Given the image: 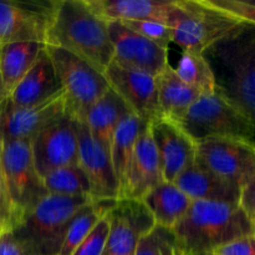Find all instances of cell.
<instances>
[{
  "instance_id": "cell-1",
  "label": "cell",
  "mask_w": 255,
  "mask_h": 255,
  "mask_svg": "<svg viewBox=\"0 0 255 255\" xmlns=\"http://www.w3.org/2000/svg\"><path fill=\"white\" fill-rule=\"evenodd\" d=\"M203 55L213 71L217 91L241 110L255 127L254 25L243 22Z\"/></svg>"
},
{
  "instance_id": "cell-2",
  "label": "cell",
  "mask_w": 255,
  "mask_h": 255,
  "mask_svg": "<svg viewBox=\"0 0 255 255\" xmlns=\"http://www.w3.org/2000/svg\"><path fill=\"white\" fill-rule=\"evenodd\" d=\"M46 45L76 55L102 74L114 60L107 22L90 9L86 0H56Z\"/></svg>"
},
{
  "instance_id": "cell-3",
  "label": "cell",
  "mask_w": 255,
  "mask_h": 255,
  "mask_svg": "<svg viewBox=\"0 0 255 255\" xmlns=\"http://www.w3.org/2000/svg\"><path fill=\"white\" fill-rule=\"evenodd\" d=\"M186 253H209L236 239L255 234L241 206L224 202L193 201L186 216L171 229Z\"/></svg>"
},
{
  "instance_id": "cell-4",
  "label": "cell",
  "mask_w": 255,
  "mask_h": 255,
  "mask_svg": "<svg viewBox=\"0 0 255 255\" xmlns=\"http://www.w3.org/2000/svg\"><path fill=\"white\" fill-rule=\"evenodd\" d=\"M90 197L47 194L25 213L10 233L26 255H59L70 223Z\"/></svg>"
},
{
  "instance_id": "cell-5",
  "label": "cell",
  "mask_w": 255,
  "mask_h": 255,
  "mask_svg": "<svg viewBox=\"0 0 255 255\" xmlns=\"http://www.w3.org/2000/svg\"><path fill=\"white\" fill-rule=\"evenodd\" d=\"M166 24L171 29L172 42L183 51L203 54L243 22L204 0H173Z\"/></svg>"
},
{
  "instance_id": "cell-6",
  "label": "cell",
  "mask_w": 255,
  "mask_h": 255,
  "mask_svg": "<svg viewBox=\"0 0 255 255\" xmlns=\"http://www.w3.org/2000/svg\"><path fill=\"white\" fill-rule=\"evenodd\" d=\"M194 142L212 137H234L255 141V127L251 120L222 94L201 95L191 107L174 120Z\"/></svg>"
},
{
  "instance_id": "cell-7",
  "label": "cell",
  "mask_w": 255,
  "mask_h": 255,
  "mask_svg": "<svg viewBox=\"0 0 255 255\" xmlns=\"http://www.w3.org/2000/svg\"><path fill=\"white\" fill-rule=\"evenodd\" d=\"M0 164L15 224L49 193L35 168L30 142H0Z\"/></svg>"
},
{
  "instance_id": "cell-8",
  "label": "cell",
  "mask_w": 255,
  "mask_h": 255,
  "mask_svg": "<svg viewBox=\"0 0 255 255\" xmlns=\"http://www.w3.org/2000/svg\"><path fill=\"white\" fill-rule=\"evenodd\" d=\"M46 51L65 91L66 114L74 120H81L85 112L109 91L106 76L61 47L46 45Z\"/></svg>"
},
{
  "instance_id": "cell-9",
  "label": "cell",
  "mask_w": 255,
  "mask_h": 255,
  "mask_svg": "<svg viewBox=\"0 0 255 255\" xmlns=\"http://www.w3.org/2000/svg\"><path fill=\"white\" fill-rule=\"evenodd\" d=\"M196 162L242 191L255 173V143L234 137H212L196 143Z\"/></svg>"
},
{
  "instance_id": "cell-10",
  "label": "cell",
  "mask_w": 255,
  "mask_h": 255,
  "mask_svg": "<svg viewBox=\"0 0 255 255\" xmlns=\"http://www.w3.org/2000/svg\"><path fill=\"white\" fill-rule=\"evenodd\" d=\"M56 0H0V46L10 42H44Z\"/></svg>"
},
{
  "instance_id": "cell-11",
  "label": "cell",
  "mask_w": 255,
  "mask_h": 255,
  "mask_svg": "<svg viewBox=\"0 0 255 255\" xmlns=\"http://www.w3.org/2000/svg\"><path fill=\"white\" fill-rule=\"evenodd\" d=\"M107 217L110 233L102 255H136L142 237L156 227L148 209L134 199L116 201Z\"/></svg>"
},
{
  "instance_id": "cell-12",
  "label": "cell",
  "mask_w": 255,
  "mask_h": 255,
  "mask_svg": "<svg viewBox=\"0 0 255 255\" xmlns=\"http://www.w3.org/2000/svg\"><path fill=\"white\" fill-rule=\"evenodd\" d=\"M30 143L35 168L41 178L55 169L79 163V139L75 120L70 115L65 114Z\"/></svg>"
},
{
  "instance_id": "cell-13",
  "label": "cell",
  "mask_w": 255,
  "mask_h": 255,
  "mask_svg": "<svg viewBox=\"0 0 255 255\" xmlns=\"http://www.w3.org/2000/svg\"><path fill=\"white\" fill-rule=\"evenodd\" d=\"M66 114L65 91L30 107H14L6 101L0 112V142H31L40 132Z\"/></svg>"
},
{
  "instance_id": "cell-14",
  "label": "cell",
  "mask_w": 255,
  "mask_h": 255,
  "mask_svg": "<svg viewBox=\"0 0 255 255\" xmlns=\"http://www.w3.org/2000/svg\"><path fill=\"white\" fill-rule=\"evenodd\" d=\"M107 29L114 46L112 61L119 66L156 77L169 65L168 50L144 39L121 21L107 22Z\"/></svg>"
},
{
  "instance_id": "cell-15",
  "label": "cell",
  "mask_w": 255,
  "mask_h": 255,
  "mask_svg": "<svg viewBox=\"0 0 255 255\" xmlns=\"http://www.w3.org/2000/svg\"><path fill=\"white\" fill-rule=\"evenodd\" d=\"M79 139V166L90 182V197L94 202L119 201L120 186L110 152L101 146L86 125L75 120Z\"/></svg>"
},
{
  "instance_id": "cell-16",
  "label": "cell",
  "mask_w": 255,
  "mask_h": 255,
  "mask_svg": "<svg viewBox=\"0 0 255 255\" xmlns=\"http://www.w3.org/2000/svg\"><path fill=\"white\" fill-rule=\"evenodd\" d=\"M105 76L110 87L142 121L149 125L161 119L162 114L153 76L141 71L124 69L114 61L105 71Z\"/></svg>"
},
{
  "instance_id": "cell-17",
  "label": "cell",
  "mask_w": 255,
  "mask_h": 255,
  "mask_svg": "<svg viewBox=\"0 0 255 255\" xmlns=\"http://www.w3.org/2000/svg\"><path fill=\"white\" fill-rule=\"evenodd\" d=\"M149 132L158 153L164 182L177 177L196 162V142L172 120L161 117L149 124Z\"/></svg>"
},
{
  "instance_id": "cell-18",
  "label": "cell",
  "mask_w": 255,
  "mask_h": 255,
  "mask_svg": "<svg viewBox=\"0 0 255 255\" xmlns=\"http://www.w3.org/2000/svg\"><path fill=\"white\" fill-rule=\"evenodd\" d=\"M163 181L158 153L149 132V125L134 144L120 199L142 201L148 192Z\"/></svg>"
},
{
  "instance_id": "cell-19",
  "label": "cell",
  "mask_w": 255,
  "mask_h": 255,
  "mask_svg": "<svg viewBox=\"0 0 255 255\" xmlns=\"http://www.w3.org/2000/svg\"><path fill=\"white\" fill-rule=\"evenodd\" d=\"M62 91V84L45 47L9 95L7 101L14 107H30L42 104Z\"/></svg>"
},
{
  "instance_id": "cell-20",
  "label": "cell",
  "mask_w": 255,
  "mask_h": 255,
  "mask_svg": "<svg viewBox=\"0 0 255 255\" xmlns=\"http://www.w3.org/2000/svg\"><path fill=\"white\" fill-rule=\"evenodd\" d=\"M86 2L106 22L157 21L166 24L173 0H86Z\"/></svg>"
},
{
  "instance_id": "cell-21",
  "label": "cell",
  "mask_w": 255,
  "mask_h": 255,
  "mask_svg": "<svg viewBox=\"0 0 255 255\" xmlns=\"http://www.w3.org/2000/svg\"><path fill=\"white\" fill-rule=\"evenodd\" d=\"M192 201L239 204L241 189L194 162L173 182Z\"/></svg>"
},
{
  "instance_id": "cell-22",
  "label": "cell",
  "mask_w": 255,
  "mask_h": 255,
  "mask_svg": "<svg viewBox=\"0 0 255 255\" xmlns=\"http://www.w3.org/2000/svg\"><path fill=\"white\" fill-rule=\"evenodd\" d=\"M126 102L110 87L109 91L97 100L82 116L81 121L86 125L94 138L110 152L112 137L120 122L131 114Z\"/></svg>"
},
{
  "instance_id": "cell-23",
  "label": "cell",
  "mask_w": 255,
  "mask_h": 255,
  "mask_svg": "<svg viewBox=\"0 0 255 255\" xmlns=\"http://www.w3.org/2000/svg\"><path fill=\"white\" fill-rule=\"evenodd\" d=\"M157 227L173 229L186 216L192 199L174 183L162 182L142 198Z\"/></svg>"
},
{
  "instance_id": "cell-24",
  "label": "cell",
  "mask_w": 255,
  "mask_h": 255,
  "mask_svg": "<svg viewBox=\"0 0 255 255\" xmlns=\"http://www.w3.org/2000/svg\"><path fill=\"white\" fill-rule=\"evenodd\" d=\"M154 81L162 117L172 121L181 117L201 96L198 91L187 86L177 76L171 65H168L161 74L157 75Z\"/></svg>"
},
{
  "instance_id": "cell-25",
  "label": "cell",
  "mask_w": 255,
  "mask_h": 255,
  "mask_svg": "<svg viewBox=\"0 0 255 255\" xmlns=\"http://www.w3.org/2000/svg\"><path fill=\"white\" fill-rule=\"evenodd\" d=\"M46 47L44 42H10L0 46V75L7 94H11Z\"/></svg>"
},
{
  "instance_id": "cell-26",
  "label": "cell",
  "mask_w": 255,
  "mask_h": 255,
  "mask_svg": "<svg viewBox=\"0 0 255 255\" xmlns=\"http://www.w3.org/2000/svg\"><path fill=\"white\" fill-rule=\"evenodd\" d=\"M148 124L142 121L138 116L131 112L127 115L119 124L114 137H112L111 147H110V157H111L112 166L115 174L120 186V197L124 188L125 179H126L127 167L133 152L137 138L142 133Z\"/></svg>"
},
{
  "instance_id": "cell-27",
  "label": "cell",
  "mask_w": 255,
  "mask_h": 255,
  "mask_svg": "<svg viewBox=\"0 0 255 255\" xmlns=\"http://www.w3.org/2000/svg\"><path fill=\"white\" fill-rule=\"evenodd\" d=\"M115 202L116 201L91 202L90 204L85 206L84 208L80 209L76 216L74 217L71 223H70L59 255L74 254L77 247L89 236L90 232L99 223L100 219L109 213Z\"/></svg>"
},
{
  "instance_id": "cell-28",
  "label": "cell",
  "mask_w": 255,
  "mask_h": 255,
  "mask_svg": "<svg viewBox=\"0 0 255 255\" xmlns=\"http://www.w3.org/2000/svg\"><path fill=\"white\" fill-rule=\"evenodd\" d=\"M174 72L187 86L198 91L201 95L216 92L213 71L203 54L183 51Z\"/></svg>"
},
{
  "instance_id": "cell-29",
  "label": "cell",
  "mask_w": 255,
  "mask_h": 255,
  "mask_svg": "<svg viewBox=\"0 0 255 255\" xmlns=\"http://www.w3.org/2000/svg\"><path fill=\"white\" fill-rule=\"evenodd\" d=\"M41 179L45 189L50 194L90 197V182L79 163L55 169Z\"/></svg>"
},
{
  "instance_id": "cell-30",
  "label": "cell",
  "mask_w": 255,
  "mask_h": 255,
  "mask_svg": "<svg viewBox=\"0 0 255 255\" xmlns=\"http://www.w3.org/2000/svg\"><path fill=\"white\" fill-rule=\"evenodd\" d=\"M176 239L171 229L154 227L137 246L136 255H174Z\"/></svg>"
},
{
  "instance_id": "cell-31",
  "label": "cell",
  "mask_w": 255,
  "mask_h": 255,
  "mask_svg": "<svg viewBox=\"0 0 255 255\" xmlns=\"http://www.w3.org/2000/svg\"><path fill=\"white\" fill-rule=\"evenodd\" d=\"M122 24L164 50H168L169 44L172 42L171 29L168 27V25L163 24V22L124 21Z\"/></svg>"
},
{
  "instance_id": "cell-32",
  "label": "cell",
  "mask_w": 255,
  "mask_h": 255,
  "mask_svg": "<svg viewBox=\"0 0 255 255\" xmlns=\"http://www.w3.org/2000/svg\"><path fill=\"white\" fill-rule=\"evenodd\" d=\"M110 233V221L107 214L102 217L89 236L77 247L72 255H102Z\"/></svg>"
},
{
  "instance_id": "cell-33",
  "label": "cell",
  "mask_w": 255,
  "mask_h": 255,
  "mask_svg": "<svg viewBox=\"0 0 255 255\" xmlns=\"http://www.w3.org/2000/svg\"><path fill=\"white\" fill-rule=\"evenodd\" d=\"M204 1L214 9L221 10L244 24L255 26V5L247 0H204Z\"/></svg>"
},
{
  "instance_id": "cell-34",
  "label": "cell",
  "mask_w": 255,
  "mask_h": 255,
  "mask_svg": "<svg viewBox=\"0 0 255 255\" xmlns=\"http://www.w3.org/2000/svg\"><path fill=\"white\" fill-rule=\"evenodd\" d=\"M211 255H255V234L236 239L209 252Z\"/></svg>"
},
{
  "instance_id": "cell-35",
  "label": "cell",
  "mask_w": 255,
  "mask_h": 255,
  "mask_svg": "<svg viewBox=\"0 0 255 255\" xmlns=\"http://www.w3.org/2000/svg\"><path fill=\"white\" fill-rule=\"evenodd\" d=\"M12 224H14V214H12L11 203H10L9 193L5 186L1 164H0V233L11 231Z\"/></svg>"
},
{
  "instance_id": "cell-36",
  "label": "cell",
  "mask_w": 255,
  "mask_h": 255,
  "mask_svg": "<svg viewBox=\"0 0 255 255\" xmlns=\"http://www.w3.org/2000/svg\"><path fill=\"white\" fill-rule=\"evenodd\" d=\"M239 206L255 228V173L251 181L242 188Z\"/></svg>"
},
{
  "instance_id": "cell-37",
  "label": "cell",
  "mask_w": 255,
  "mask_h": 255,
  "mask_svg": "<svg viewBox=\"0 0 255 255\" xmlns=\"http://www.w3.org/2000/svg\"><path fill=\"white\" fill-rule=\"evenodd\" d=\"M0 255H26L10 232L0 233Z\"/></svg>"
},
{
  "instance_id": "cell-38",
  "label": "cell",
  "mask_w": 255,
  "mask_h": 255,
  "mask_svg": "<svg viewBox=\"0 0 255 255\" xmlns=\"http://www.w3.org/2000/svg\"><path fill=\"white\" fill-rule=\"evenodd\" d=\"M7 99H9V94H7L6 89L4 86V82H2L1 75H0V112H1L2 107L6 104Z\"/></svg>"
},
{
  "instance_id": "cell-39",
  "label": "cell",
  "mask_w": 255,
  "mask_h": 255,
  "mask_svg": "<svg viewBox=\"0 0 255 255\" xmlns=\"http://www.w3.org/2000/svg\"><path fill=\"white\" fill-rule=\"evenodd\" d=\"M174 255H184L183 252H182L181 249L177 247V244H176V247H174Z\"/></svg>"
},
{
  "instance_id": "cell-40",
  "label": "cell",
  "mask_w": 255,
  "mask_h": 255,
  "mask_svg": "<svg viewBox=\"0 0 255 255\" xmlns=\"http://www.w3.org/2000/svg\"><path fill=\"white\" fill-rule=\"evenodd\" d=\"M179 249H181V248H179ZM181 251H182V249H181ZM182 252H183V251H182ZM183 254L184 255H211L209 253H186V252H183Z\"/></svg>"
},
{
  "instance_id": "cell-41",
  "label": "cell",
  "mask_w": 255,
  "mask_h": 255,
  "mask_svg": "<svg viewBox=\"0 0 255 255\" xmlns=\"http://www.w3.org/2000/svg\"><path fill=\"white\" fill-rule=\"evenodd\" d=\"M247 1H248V2H251V4L255 5V0H247Z\"/></svg>"
}]
</instances>
